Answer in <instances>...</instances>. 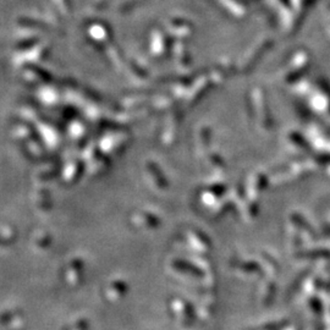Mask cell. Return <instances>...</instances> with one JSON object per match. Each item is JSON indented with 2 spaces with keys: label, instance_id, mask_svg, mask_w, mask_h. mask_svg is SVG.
Instances as JSON below:
<instances>
[]
</instances>
